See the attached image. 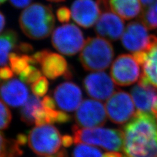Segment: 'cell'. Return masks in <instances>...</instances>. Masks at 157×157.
<instances>
[{
	"label": "cell",
	"mask_w": 157,
	"mask_h": 157,
	"mask_svg": "<svg viewBox=\"0 0 157 157\" xmlns=\"http://www.w3.org/2000/svg\"><path fill=\"white\" fill-rule=\"evenodd\" d=\"M122 132V157H157V120L155 115L137 111Z\"/></svg>",
	"instance_id": "cell-1"
},
{
	"label": "cell",
	"mask_w": 157,
	"mask_h": 157,
	"mask_svg": "<svg viewBox=\"0 0 157 157\" xmlns=\"http://www.w3.org/2000/svg\"><path fill=\"white\" fill-rule=\"evenodd\" d=\"M19 24L29 38L40 40L48 37L55 25L52 7L39 3L30 5L21 13Z\"/></svg>",
	"instance_id": "cell-2"
},
{
	"label": "cell",
	"mask_w": 157,
	"mask_h": 157,
	"mask_svg": "<svg viewBox=\"0 0 157 157\" xmlns=\"http://www.w3.org/2000/svg\"><path fill=\"white\" fill-rule=\"evenodd\" d=\"M73 137L76 144H87L100 147L108 151L119 152L124 144L123 132L106 128H72Z\"/></svg>",
	"instance_id": "cell-3"
},
{
	"label": "cell",
	"mask_w": 157,
	"mask_h": 157,
	"mask_svg": "<svg viewBox=\"0 0 157 157\" xmlns=\"http://www.w3.org/2000/svg\"><path fill=\"white\" fill-rule=\"evenodd\" d=\"M114 57L113 47L100 37H88L83 46L79 59L86 71H100L109 67Z\"/></svg>",
	"instance_id": "cell-4"
},
{
	"label": "cell",
	"mask_w": 157,
	"mask_h": 157,
	"mask_svg": "<svg viewBox=\"0 0 157 157\" xmlns=\"http://www.w3.org/2000/svg\"><path fill=\"white\" fill-rule=\"evenodd\" d=\"M62 137L55 126H37L29 132L28 141L30 149L40 156L56 153L60 149Z\"/></svg>",
	"instance_id": "cell-5"
},
{
	"label": "cell",
	"mask_w": 157,
	"mask_h": 157,
	"mask_svg": "<svg viewBox=\"0 0 157 157\" xmlns=\"http://www.w3.org/2000/svg\"><path fill=\"white\" fill-rule=\"evenodd\" d=\"M51 41L58 52L66 56L76 55L85 43L81 30L73 24H66L56 28Z\"/></svg>",
	"instance_id": "cell-6"
},
{
	"label": "cell",
	"mask_w": 157,
	"mask_h": 157,
	"mask_svg": "<svg viewBox=\"0 0 157 157\" xmlns=\"http://www.w3.org/2000/svg\"><path fill=\"white\" fill-rule=\"evenodd\" d=\"M107 117L117 124H123L136 113L134 103L131 96L125 91H115L105 104Z\"/></svg>",
	"instance_id": "cell-7"
},
{
	"label": "cell",
	"mask_w": 157,
	"mask_h": 157,
	"mask_svg": "<svg viewBox=\"0 0 157 157\" xmlns=\"http://www.w3.org/2000/svg\"><path fill=\"white\" fill-rule=\"evenodd\" d=\"M111 76L117 85H131L141 77L140 65L134 56L125 54L119 55L111 66Z\"/></svg>",
	"instance_id": "cell-8"
},
{
	"label": "cell",
	"mask_w": 157,
	"mask_h": 157,
	"mask_svg": "<svg viewBox=\"0 0 157 157\" xmlns=\"http://www.w3.org/2000/svg\"><path fill=\"white\" fill-rule=\"evenodd\" d=\"M36 65H40L42 73L50 79L63 75L67 78L71 77L68 69L67 62L62 56L45 49L36 52L32 55Z\"/></svg>",
	"instance_id": "cell-9"
},
{
	"label": "cell",
	"mask_w": 157,
	"mask_h": 157,
	"mask_svg": "<svg viewBox=\"0 0 157 157\" xmlns=\"http://www.w3.org/2000/svg\"><path fill=\"white\" fill-rule=\"evenodd\" d=\"M106 109L101 102L86 99L82 101L75 114L77 126L95 128L104 125L107 121Z\"/></svg>",
	"instance_id": "cell-10"
},
{
	"label": "cell",
	"mask_w": 157,
	"mask_h": 157,
	"mask_svg": "<svg viewBox=\"0 0 157 157\" xmlns=\"http://www.w3.org/2000/svg\"><path fill=\"white\" fill-rule=\"evenodd\" d=\"M133 56L142 67L139 83L157 89V37L153 36L149 47L144 51L134 53Z\"/></svg>",
	"instance_id": "cell-11"
},
{
	"label": "cell",
	"mask_w": 157,
	"mask_h": 157,
	"mask_svg": "<svg viewBox=\"0 0 157 157\" xmlns=\"http://www.w3.org/2000/svg\"><path fill=\"white\" fill-rule=\"evenodd\" d=\"M153 36H149L147 28L141 21L128 24L122 36V44L130 52H139L149 47Z\"/></svg>",
	"instance_id": "cell-12"
},
{
	"label": "cell",
	"mask_w": 157,
	"mask_h": 157,
	"mask_svg": "<svg viewBox=\"0 0 157 157\" xmlns=\"http://www.w3.org/2000/svg\"><path fill=\"white\" fill-rule=\"evenodd\" d=\"M83 86L88 96L99 101L109 99L116 90L112 78L103 71L88 75L83 81Z\"/></svg>",
	"instance_id": "cell-13"
},
{
	"label": "cell",
	"mask_w": 157,
	"mask_h": 157,
	"mask_svg": "<svg viewBox=\"0 0 157 157\" xmlns=\"http://www.w3.org/2000/svg\"><path fill=\"white\" fill-rule=\"evenodd\" d=\"M124 22L111 9L101 12L95 25V32L98 36L107 40L117 41L124 33Z\"/></svg>",
	"instance_id": "cell-14"
},
{
	"label": "cell",
	"mask_w": 157,
	"mask_h": 157,
	"mask_svg": "<svg viewBox=\"0 0 157 157\" xmlns=\"http://www.w3.org/2000/svg\"><path fill=\"white\" fill-rule=\"evenodd\" d=\"M81 88L72 82H65L58 85L54 91L55 101L60 109L71 112L82 103Z\"/></svg>",
	"instance_id": "cell-15"
},
{
	"label": "cell",
	"mask_w": 157,
	"mask_h": 157,
	"mask_svg": "<svg viewBox=\"0 0 157 157\" xmlns=\"http://www.w3.org/2000/svg\"><path fill=\"white\" fill-rule=\"evenodd\" d=\"M72 18L78 25L88 28L92 27L100 16L99 6L93 0H75L71 9Z\"/></svg>",
	"instance_id": "cell-16"
},
{
	"label": "cell",
	"mask_w": 157,
	"mask_h": 157,
	"mask_svg": "<svg viewBox=\"0 0 157 157\" xmlns=\"http://www.w3.org/2000/svg\"><path fill=\"white\" fill-rule=\"evenodd\" d=\"M131 95L137 111L157 115V89L155 88L138 82L132 88Z\"/></svg>",
	"instance_id": "cell-17"
},
{
	"label": "cell",
	"mask_w": 157,
	"mask_h": 157,
	"mask_svg": "<svg viewBox=\"0 0 157 157\" xmlns=\"http://www.w3.org/2000/svg\"><path fill=\"white\" fill-rule=\"evenodd\" d=\"M29 92L24 82L18 79H11L0 86V98L9 105L17 107L22 105L28 99Z\"/></svg>",
	"instance_id": "cell-18"
},
{
	"label": "cell",
	"mask_w": 157,
	"mask_h": 157,
	"mask_svg": "<svg viewBox=\"0 0 157 157\" xmlns=\"http://www.w3.org/2000/svg\"><path fill=\"white\" fill-rule=\"evenodd\" d=\"M109 4L113 12L126 20L136 17L141 11L140 0H109Z\"/></svg>",
	"instance_id": "cell-19"
},
{
	"label": "cell",
	"mask_w": 157,
	"mask_h": 157,
	"mask_svg": "<svg viewBox=\"0 0 157 157\" xmlns=\"http://www.w3.org/2000/svg\"><path fill=\"white\" fill-rule=\"evenodd\" d=\"M26 141L25 135H19L16 140H7L0 133V157H20L22 154L21 147Z\"/></svg>",
	"instance_id": "cell-20"
},
{
	"label": "cell",
	"mask_w": 157,
	"mask_h": 157,
	"mask_svg": "<svg viewBox=\"0 0 157 157\" xmlns=\"http://www.w3.org/2000/svg\"><path fill=\"white\" fill-rule=\"evenodd\" d=\"M71 121V117L63 111L55 109H48L44 107L39 111L35 120L37 126L45 125L52 123H66Z\"/></svg>",
	"instance_id": "cell-21"
},
{
	"label": "cell",
	"mask_w": 157,
	"mask_h": 157,
	"mask_svg": "<svg viewBox=\"0 0 157 157\" xmlns=\"http://www.w3.org/2000/svg\"><path fill=\"white\" fill-rule=\"evenodd\" d=\"M18 36L13 29H7L0 35V66L7 63L11 52L17 47Z\"/></svg>",
	"instance_id": "cell-22"
},
{
	"label": "cell",
	"mask_w": 157,
	"mask_h": 157,
	"mask_svg": "<svg viewBox=\"0 0 157 157\" xmlns=\"http://www.w3.org/2000/svg\"><path fill=\"white\" fill-rule=\"evenodd\" d=\"M43 107L42 100L39 97L33 95L28 98L21 110V118L22 122L28 125L34 124L33 113L37 109Z\"/></svg>",
	"instance_id": "cell-23"
},
{
	"label": "cell",
	"mask_w": 157,
	"mask_h": 157,
	"mask_svg": "<svg viewBox=\"0 0 157 157\" xmlns=\"http://www.w3.org/2000/svg\"><path fill=\"white\" fill-rule=\"evenodd\" d=\"M9 60L12 71L18 75L21 74L30 65H36L32 56L26 55H20L15 52L10 54Z\"/></svg>",
	"instance_id": "cell-24"
},
{
	"label": "cell",
	"mask_w": 157,
	"mask_h": 157,
	"mask_svg": "<svg viewBox=\"0 0 157 157\" xmlns=\"http://www.w3.org/2000/svg\"><path fill=\"white\" fill-rule=\"evenodd\" d=\"M141 21L149 29L157 28V0L144 7V11L141 12Z\"/></svg>",
	"instance_id": "cell-25"
},
{
	"label": "cell",
	"mask_w": 157,
	"mask_h": 157,
	"mask_svg": "<svg viewBox=\"0 0 157 157\" xmlns=\"http://www.w3.org/2000/svg\"><path fill=\"white\" fill-rule=\"evenodd\" d=\"M102 152L96 147L85 144H78L73 151L72 157H102Z\"/></svg>",
	"instance_id": "cell-26"
},
{
	"label": "cell",
	"mask_w": 157,
	"mask_h": 157,
	"mask_svg": "<svg viewBox=\"0 0 157 157\" xmlns=\"http://www.w3.org/2000/svg\"><path fill=\"white\" fill-rule=\"evenodd\" d=\"M18 76L22 82L31 85L42 77L41 71L38 70L34 65L29 66Z\"/></svg>",
	"instance_id": "cell-27"
},
{
	"label": "cell",
	"mask_w": 157,
	"mask_h": 157,
	"mask_svg": "<svg viewBox=\"0 0 157 157\" xmlns=\"http://www.w3.org/2000/svg\"><path fill=\"white\" fill-rule=\"evenodd\" d=\"M48 88V82L45 77H41L37 81L31 85V89L33 94L38 97L46 94Z\"/></svg>",
	"instance_id": "cell-28"
},
{
	"label": "cell",
	"mask_w": 157,
	"mask_h": 157,
	"mask_svg": "<svg viewBox=\"0 0 157 157\" xmlns=\"http://www.w3.org/2000/svg\"><path fill=\"white\" fill-rule=\"evenodd\" d=\"M12 120L11 112L7 105L0 101V130H6Z\"/></svg>",
	"instance_id": "cell-29"
},
{
	"label": "cell",
	"mask_w": 157,
	"mask_h": 157,
	"mask_svg": "<svg viewBox=\"0 0 157 157\" xmlns=\"http://www.w3.org/2000/svg\"><path fill=\"white\" fill-rule=\"evenodd\" d=\"M71 16V13L70 9L66 7H61L56 11V17L62 23H66L70 21Z\"/></svg>",
	"instance_id": "cell-30"
},
{
	"label": "cell",
	"mask_w": 157,
	"mask_h": 157,
	"mask_svg": "<svg viewBox=\"0 0 157 157\" xmlns=\"http://www.w3.org/2000/svg\"><path fill=\"white\" fill-rule=\"evenodd\" d=\"M14 73L10 67L3 66L0 67V80H9L13 77Z\"/></svg>",
	"instance_id": "cell-31"
},
{
	"label": "cell",
	"mask_w": 157,
	"mask_h": 157,
	"mask_svg": "<svg viewBox=\"0 0 157 157\" xmlns=\"http://www.w3.org/2000/svg\"><path fill=\"white\" fill-rule=\"evenodd\" d=\"M12 6L18 9L27 7L33 0H9Z\"/></svg>",
	"instance_id": "cell-32"
},
{
	"label": "cell",
	"mask_w": 157,
	"mask_h": 157,
	"mask_svg": "<svg viewBox=\"0 0 157 157\" xmlns=\"http://www.w3.org/2000/svg\"><path fill=\"white\" fill-rule=\"evenodd\" d=\"M43 106L48 109H55V102L50 96H47L42 100Z\"/></svg>",
	"instance_id": "cell-33"
},
{
	"label": "cell",
	"mask_w": 157,
	"mask_h": 157,
	"mask_svg": "<svg viewBox=\"0 0 157 157\" xmlns=\"http://www.w3.org/2000/svg\"><path fill=\"white\" fill-rule=\"evenodd\" d=\"M16 48L19 52L24 53H29L33 51V47L27 43H21Z\"/></svg>",
	"instance_id": "cell-34"
},
{
	"label": "cell",
	"mask_w": 157,
	"mask_h": 157,
	"mask_svg": "<svg viewBox=\"0 0 157 157\" xmlns=\"http://www.w3.org/2000/svg\"><path fill=\"white\" fill-rule=\"evenodd\" d=\"M73 143H74V140H73V136L69 135H64L62 137V144L63 147H69Z\"/></svg>",
	"instance_id": "cell-35"
},
{
	"label": "cell",
	"mask_w": 157,
	"mask_h": 157,
	"mask_svg": "<svg viewBox=\"0 0 157 157\" xmlns=\"http://www.w3.org/2000/svg\"><path fill=\"white\" fill-rule=\"evenodd\" d=\"M40 157H68V156H67V151L64 149H62L60 151H58L55 154L48 155V156H40Z\"/></svg>",
	"instance_id": "cell-36"
},
{
	"label": "cell",
	"mask_w": 157,
	"mask_h": 157,
	"mask_svg": "<svg viewBox=\"0 0 157 157\" xmlns=\"http://www.w3.org/2000/svg\"><path fill=\"white\" fill-rule=\"evenodd\" d=\"M102 157H122V155L119 152L109 151L103 154Z\"/></svg>",
	"instance_id": "cell-37"
},
{
	"label": "cell",
	"mask_w": 157,
	"mask_h": 157,
	"mask_svg": "<svg viewBox=\"0 0 157 157\" xmlns=\"http://www.w3.org/2000/svg\"><path fill=\"white\" fill-rule=\"evenodd\" d=\"M5 26H6V18L3 14L0 11V33L3 30Z\"/></svg>",
	"instance_id": "cell-38"
},
{
	"label": "cell",
	"mask_w": 157,
	"mask_h": 157,
	"mask_svg": "<svg viewBox=\"0 0 157 157\" xmlns=\"http://www.w3.org/2000/svg\"><path fill=\"white\" fill-rule=\"evenodd\" d=\"M140 1L141 2V4H142V6L144 7H146L153 3L155 0H140Z\"/></svg>",
	"instance_id": "cell-39"
},
{
	"label": "cell",
	"mask_w": 157,
	"mask_h": 157,
	"mask_svg": "<svg viewBox=\"0 0 157 157\" xmlns=\"http://www.w3.org/2000/svg\"><path fill=\"white\" fill-rule=\"evenodd\" d=\"M47 1L51 2H55V3H58V2H62L65 1V0H47Z\"/></svg>",
	"instance_id": "cell-40"
},
{
	"label": "cell",
	"mask_w": 157,
	"mask_h": 157,
	"mask_svg": "<svg viewBox=\"0 0 157 157\" xmlns=\"http://www.w3.org/2000/svg\"><path fill=\"white\" fill-rule=\"evenodd\" d=\"M5 1H6V0H0V5H1L2 3H4Z\"/></svg>",
	"instance_id": "cell-41"
},
{
	"label": "cell",
	"mask_w": 157,
	"mask_h": 157,
	"mask_svg": "<svg viewBox=\"0 0 157 157\" xmlns=\"http://www.w3.org/2000/svg\"><path fill=\"white\" fill-rule=\"evenodd\" d=\"M155 117H156V120H157V115H156Z\"/></svg>",
	"instance_id": "cell-42"
}]
</instances>
